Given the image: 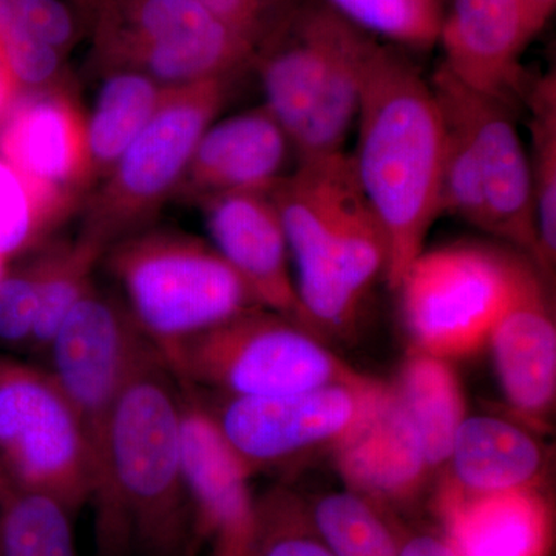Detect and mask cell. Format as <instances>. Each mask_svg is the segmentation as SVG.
Listing matches in <instances>:
<instances>
[{
    "label": "cell",
    "mask_w": 556,
    "mask_h": 556,
    "mask_svg": "<svg viewBox=\"0 0 556 556\" xmlns=\"http://www.w3.org/2000/svg\"><path fill=\"white\" fill-rule=\"evenodd\" d=\"M258 53L309 0H197Z\"/></svg>",
    "instance_id": "33"
},
{
    "label": "cell",
    "mask_w": 556,
    "mask_h": 556,
    "mask_svg": "<svg viewBox=\"0 0 556 556\" xmlns=\"http://www.w3.org/2000/svg\"><path fill=\"white\" fill-rule=\"evenodd\" d=\"M439 101L466 124L477 153L486 206L485 232L506 241L535 265L532 177L517 105L470 89L439 65L430 79Z\"/></svg>",
    "instance_id": "13"
},
{
    "label": "cell",
    "mask_w": 556,
    "mask_h": 556,
    "mask_svg": "<svg viewBox=\"0 0 556 556\" xmlns=\"http://www.w3.org/2000/svg\"><path fill=\"white\" fill-rule=\"evenodd\" d=\"M237 78L174 87L116 166L84 200L80 232L109 249L150 228L163 204L177 193L201 137L225 108Z\"/></svg>",
    "instance_id": "7"
},
{
    "label": "cell",
    "mask_w": 556,
    "mask_h": 556,
    "mask_svg": "<svg viewBox=\"0 0 556 556\" xmlns=\"http://www.w3.org/2000/svg\"><path fill=\"white\" fill-rule=\"evenodd\" d=\"M399 556H459L439 530L399 526Z\"/></svg>",
    "instance_id": "35"
},
{
    "label": "cell",
    "mask_w": 556,
    "mask_h": 556,
    "mask_svg": "<svg viewBox=\"0 0 556 556\" xmlns=\"http://www.w3.org/2000/svg\"><path fill=\"white\" fill-rule=\"evenodd\" d=\"M439 532L459 556H551L555 517L541 486L467 493L439 481Z\"/></svg>",
    "instance_id": "20"
},
{
    "label": "cell",
    "mask_w": 556,
    "mask_h": 556,
    "mask_svg": "<svg viewBox=\"0 0 556 556\" xmlns=\"http://www.w3.org/2000/svg\"><path fill=\"white\" fill-rule=\"evenodd\" d=\"M441 67L470 89L517 105L529 78L521 56L530 43L521 0H452L442 13Z\"/></svg>",
    "instance_id": "19"
},
{
    "label": "cell",
    "mask_w": 556,
    "mask_h": 556,
    "mask_svg": "<svg viewBox=\"0 0 556 556\" xmlns=\"http://www.w3.org/2000/svg\"><path fill=\"white\" fill-rule=\"evenodd\" d=\"M0 475L73 515L93 495V464L75 409L50 371L0 356Z\"/></svg>",
    "instance_id": "10"
},
{
    "label": "cell",
    "mask_w": 556,
    "mask_h": 556,
    "mask_svg": "<svg viewBox=\"0 0 556 556\" xmlns=\"http://www.w3.org/2000/svg\"><path fill=\"white\" fill-rule=\"evenodd\" d=\"M155 350L124 300L97 285L73 306L47 346L51 376L75 409L89 444L93 495L104 478L113 412L131 376Z\"/></svg>",
    "instance_id": "11"
},
{
    "label": "cell",
    "mask_w": 556,
    "mask_h": 556,
    "mask_svg": "<svg viewBox=\"0 0 556 556\" xmlns=\"http://www.w3.org/2000/svg\"><path fill=\"white\" fill-rule=\"evenodd\" d=\"M86 33L78 14L62 0H0V35L28 36L67 54Z\"/></svg>",
    "instance_id": "32"
},
{
    "label": "cell",
    "mask_w": 556,
    "mask_h": 556,
    "mask_svg": "<svg viewBox=\"0 0 556 556\" xmlns=\"http://www.w3.org/2000/svg\"><path fill=\"white\" fill-rule=\"evenodd\" d=\"M108 247L79 232L75 240H53L38 251L40 305L31 345L46 351L62 320L93 287V273Z\"/></svg>",
    "instance_id": "26"
},
{
    "label": "cell",
    "mask_w": 556,
    "mask_h": 556,
    "mask_svg": "<svg viewBox=\"0 0 556 556\" xmlns=\"http://www.w3.org/2000/svg\"><path fill=\"white\" fill-rule=\"evenodd\" d=\"M78 206L22 177L0 156V257L10 262L53 241Z\"/></svg>",
    "instance_id": "28"
},
{
    "label": "cell",
    "mask_w": 556,
    "mask_h": 556,
    "mask_svg": "<svg viewBox=\"0 0 556 556\" xmlns=\"http://www.w3.org/2000/svg\"><path fill=\"white\" fill-rule=\"evenodd\" d=\"M240 556H336L311 519L308 501L285 486L255 497L251 536Z\"/></svg>",
    "instance_id": "30"
},
{
    "label": "cell",
    "mask_w": 556,
    "mask_h": 556,
    "mask_svg": "<svg viewBox=\"0 0 556 556\" xmlns=\"http://www.w3.org/2000/svg\"><path fill=\"white\" fill-rule=\"evenodd\" d=\"M525 11L527 36L530 42L546 27L554 16L556 0H521Z\"/></svg>",
    "instance_id": "36"
},
{
    "label": "cell",
    "mask_w": 556,
    "mask_h": 556,
    "mask_svg": "<svg viewBox=\"0 0 556 556\" xmlns=\"http://www.w3.org/2000/svg\"><path fill=\"white\" fill-rule=\"evenodd\" d=\"M340 16L371 36L409 49L437 46L442 0H325Z\"/></svg>",
    "instance_id": "31"
},
{
    "label": "cell",
    "mask_w": 556,
    "mask_h": 556,
    "mask_svg": "<svg viewBox=\"0 0 556 556\" xmlns=\"http://www.w3.org/2000/svg\"><path fill=\"white\" fill-rule=\"evenodd\" d=\"M100 556H192V507L181 466V391L160 350L131 376L110 420L94 492Z\"/></svg>",
    "instance_id": "2"
},
{
    "label": "cell",
    "mask_w": 556,
    "mask_h": 556,
    "mask_svg": "<svg viewBox=\"0 0 556 556\" xmlns=\"http://www.w3.org/2000/svg\"><path fill=\"white\" fill-rule=\"evenodd\" d=\"M73 517L53 496L0 475V556H78Z\"/></svg>",
    "instance_id": "27"
},
{
    "label": "cell",
    "mask_w": 556,
    "mask_h": 556,
    "mask_svg": "<svg viewBox=\"0 0 556 556\" xmlns=\"http://www.w3.org/2000/svg\"><path fill=\"white\" fill-rule=\"evenodd\" d=\"M522 104L529 112L527 129L533 214H535V266L551 285L556 263V78L546 73L529 79Z\"/></svg>",
    "instance_id": "25"
},
{
    "label": "cell",
    "mask_w": 556,
    "mask_h": 556,
    "mask_svg": "<svg viewBox=\"0 0 556 556\" xmlns=\"http://www.w3.org/2000/svg\"><path fill=\"white\" fill-rule=\"evenodd\" d=\"M0 156L78 207L93 189L87 118L67 86L20 94L0 123Z\"/></svg>",
    "instance_id": "15"
},
{
    "label": "cell",
    "mask_w": 556,
    "mask_h": 556,
    "mask_svg": "<svg viewBox=\"0 0 556 556\" xmlns=\"http://www.w3.org/2000/svg\"><path fill=\"white\" fill-rule=\"evenodd\" d=\"M356 127L351 163L386 240L383 277L397 289L441 217L444 121L430 80L379 40L365 62Z\"/></svg>",
    "instance_id": "1"
},
{
    "label": "cell",
    "mask_w": 556,
    "mask_h": 556,
    "mask_svg": "<svg viewBox=\"0 0 556 556\" xmlns=\"http://www.w3.org/2000/svg\"><path fill=\"white\" fill-rule=\"evenodd\" d=\"M441 481L467 493L540 486L546 457L535 438L496 416L466 417L457 430Z\"/></svg>",
    "instance_id": "22"
},
{
    "label": "cell",
    "mask_w": 556,
    "mask_h": 556,
    "mask_svg": "<svg viewBox=\"0 0 556 556\" xmlns=\"http://www.w3.org/2000/svg\"><path fill=\"white\" fill-rule=\"evenodd\" d=\"M199 206L212 244L258 305L316 332L299 300L287 233L270 193H232Z\"/></svg>",
    "instance_id": "16"
},
{
    "label": "cell",
    "mask_w": 556,
    "mask_h": 556,
    "mask_svg": "<svg viewBox=\"0 0 556 556\" xmlns=\"http://www.w3.org/2000/svg\"><path fill=\"white\" fill-rule=\"evenodd\" d=\"M97 72L178 87L254 67L255 50L197 0H109L90 31Z\"/></svg>",
    "instance_id": "9"
},
{
    "label": "cell",
    "mask_w": 556,
    "mask_h": 556,
    "mask_svg": "<svg viewBox=\"0 0 556 556\" xmlns=\"http://www.w3.org/2000/svg\"><path fill=\"white\" fill-rule=\"evenodd\" d=\"M270 199L287 233L295 289L311 328L320 338L346 331L387 266L382 229L350 153L299 161Z\"/></svg>",
    "instance_id": "3"
},
{
    "label": "cell",
    "mask_w": 556,
    "mask_h": 556,
    "mask_svg": "<svg viewBox=\"0 0 556 556\" xmlns=\"http://www.w3.org/2000/svg\"><path fill=\"white\" fill-rule=\"evenodd\" d=\"M164 358L182 383L228 397H276L367 378L316 332L265 308L244 311Z\"/></svg>",
    "instance_id": "6"
},
{
    "label": "cell",
    "mask_w": 556,
    "mask_h": 556,
    "mask_svg": "<svg viewBox=\"0 0 556 556\" xmlns=\"http://www.w3.org/2000/svg\"><path fill=\"white\" fill-rule=\"evenodd\" d=\"M295 156L288 135L265 105L215 121L203 137L175 197L200 204L232 193H270Z\"/></svg>",
    "instance_id": "18"
},
{
    "label": "cell",
    "mask_w": 556,
    "mask_h": 556,
    "mask_svg": "<svg viewBox=\"0 0 556 556\" xmlns=\"http://www.w3.org/2000/svg\"><path fill=\"white\" fill-rule=\"evenodd\" d=\"M415 424L430 467L447 464L453 441L466 419V402L450 362L413 350L390 382Z\"/></svg>",
    "instance_id": "24"
},
{
    "label": "cell",
    "mask_w": 556,
    "mask_h": 556,
    "mask_svg": "<svg viewBox=\"0 0 556 556\" xmlns=\"http://www.w3.org/2000/svg\"><path fill=\"white\" fill-rule=\"evenodd\" d=\"M104 78L87 118L93 188L108 177L174 89L130 70L105 73Z\"/></svg>",
    "instance_id": "23"
},
{
    "label": "cell",
    "mask_w": 556,
    "mask_h": 556,
    "mask_svg": "<svg viewBox=\"0 0 556 556\" xmlns=\"http://www.w3.org/2000/svg\"><path fill=\"white\" fill-rule=\"evenodd\" d=\"M306 501L314 526L336 556H399V525L390 511L346 489Z\"/></svg>",
    "instance_id": "29"
},
{
    "label": "cell",
    "mask_w": 556,
    "mask_h": 556,
    "mask_svg": "<svg viewBox=\"0 0 556 556\" xmlns=\"http://www.w3.org/2000/svg\"><path fill=\"white\" fill-rule=\"evenodd\" d=\"M332 455L345 489L387 511L412 504L433 471L415 424L390 383L332 447Z\"/></svg>",
    "instance_id": "17"
},
{
    "label": "cell",
    "mask_w": 556,
    "mask_h": 556,
    "mask_svg": "<svg viewBox=\"0 0 556 556\" xmlns=\"http://www.w3.org/2000/svg\"><path fill=\"white\" fill-rule=\"evenodd\" d=\"M108 2L109 0H68L70 7L78 14L80 24L84 25L86 33H89V35Z\"/></svg>",
    "instance_id": "38"
},
{
    "label": "cell",
    "mask_w": 556,
    "mask_h": 556,
    "mask_svg": "<svg viewBox=\"0 0 556 556\" xmlns=\"http://www.w3.org/2000/svg\"><path fill=\"white\" fill-rule=\"evenodd\" d=\"M40 270L38 255L0 278V342L30 343L38 321Z\"/></svg>",
    "instance_id": "34"
},
{
    "label": "cell",
    "mask_w": 556,
    "mask_h": 556,
    "mask_svg": "<svg viewBox=\"0 0 556 556\" xmlns=\"http://www.w3.org/2000/svg\"><path fill=\"white\" fill-rule=\"evenodd\" d=\"M21 94V87L11 72L5 53L0 47V123L5 118L7 113L13 108Z\"/></svg>",
    "instance_id": "37"
},
{
    "label": "cell",
    "mask_w": 556,
    "mask_h": 556,
    "mask_svg": "<svg viewBox=\"0 0 556 556\" xmlns=\"http://www.w3.org/2000/svg\"><path fill=\"white\" fill-rule=\"evenodd\" d=\"M181 466L197 543L211 541L214 556H240L254 526L252 475L189 390L181 391Z\"/></svg>",
    "instance_id": "14"
},
{
    "label": "cell",
    "mask_w": 556,
    "mask_h": 556,
    "mask_svg": "<svg viewBox=\"0 0 556 556\" xmlns=\"http://www.w3.org/2000/svg\"><path fill=\"white\" fill-rule=\"evenodd\" d=\"M530 262L477 243L426 249L396 289L413 350L447 362L477 353Z\"/></svg>",
    "instance_id": "8"
},
{
    "label": "cell",
    "mask_w": 556,
    "mask_h": 556,
    "mask_svg": "<svg viewBox=\"0 0 556 556\" xmlns=\"http://www.w3.org/2000/svg\"><path fill=\"white\" fill-rule=\"evenodd\" d=\"M547 285L530 262L486 342L508 404L530 420L551 415L556 397V325Z\"/></svg>",
    "instance_id": "21"
},
{
    "label": "cell",
    "mask_w": 556,
    "mask_h": 556,
    "mask_svg": "<svg viewBox=\"0 0 556 556\" xmlns=\"http://www.w3.org/2000/svg\"><path fill=\"white\" fill-rule=\"evenodd\" d=\"M7 270H9V262L5 258L0 257V278L5 276Z\"/></svg>",
    "instance_id": "39"
},
{
    "label": "cell",
    "mask_w": 556,
    "mask_h": 556,
    "mask_svg": "<svg viewBox=\"0 0 556 556\" xmlns=\"http://www.w3.org/2000/svg\"><path fill=\"white\" fill-rule=\"evenodd\" d=\"M386 388L365 378L276 397H228L203 402L249 473L291 464L321 447L332 450Z\"/></svg>",
    "instance_id": "12"
},
{
    "label": "cell",
    "mask_w": 556,
    "mask_h": 556,
    "mask_svg": "<svg viewBox=\"0 0 556 556\" xmlns=\"http://www.w3.org/2000/svg\"><path fill=\"white\" fill-rule=\"evenodd\" d=\"M376 40L325 0H309L258 51L254 67L263 105L288 135L298 161L345 152Z\"/></svg>",
    "instance_id": "4"
},
{
    "label": "cell",
    "mask_w": 556,
    "mask_h": 556,
    "mask_svg": "<svg viewBox=\"0 0 556 556\" xmlns=\"http://www.w3.org/2000/svg\"><path fill=\"white\" fill-rule=\"evenodd\" d=\"M131 316L163 357L244 311L262 308L214 244L150 226L105 251Z\"/></svg>",
    "instance_id": "5"
}]
</instances>
